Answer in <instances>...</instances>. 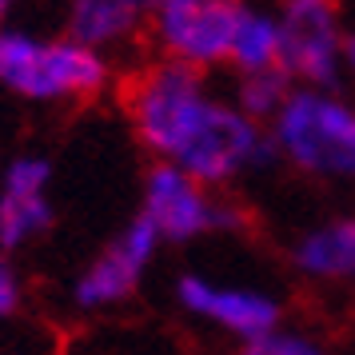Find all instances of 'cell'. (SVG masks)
I'll list each match as a JSON object with an SVG mask.
<instances>
[{
  "label": "cell",
  "instance_id": "cell-1",
  "mask_svg": "<svg viewBox=\"0 0 355 355\" xmlns=\"http://www.w3.org/2000/svg\"><path fill=\"white\" fill-rule=\"evenodd\" d=\"M108 60L76 40H44L24 28L0 24V88L33 104L88 100L104 92Z\"/></svg>",
  "mask_w": 355,
  "mask_h": 355
},
{
  "label": "cell",
  "instance_id": "cell-2",
  "mask_svg": "<svg viewBox=\"0 0 355 355\" xmlns=\"http://www.w3.org/2000/svg\"><path fill=\"white\" fill-rule=\"evenodd\" d=\"M208 104L211 96L204 92L200 68L180 64V60H160L144 68L128 88L132 128L140 136V144L164 164L180 156V148L188 144Z\"/></svg>",
  "mask_w": 355,
  "mask_h": 355
},
{
  "label": "cell",
  "instance_id": "cell-3",
  "mask_svg": "<svg viewBox=\"0 0 355 355\" xmlns=\"http://www.w3.org/2000/svg\"><path fill=\"white\" fill-rule=\"evenodd\" d=\"M272 140L311 176H355V112L331 92H291L272 120Z\"/></svg>",
  "mask_w": 355,
  "mask_h": 355
},
{
  "label": "cell",
  "instance_id": "cell-4",
  "mask_svg": "<svg viewBox=\"0 0 355 355\" xmlns=\"http://www.w3.org/2000/svg\"><path fill=\"white\" fill-rule=\"evenodd\" d=\"M275 160H279V148H275L272 132H263L236 104L211 100L208 112L200 116L196 132L188 136V144L180 148V156L172 164L208 188H224L243 172L268 168Z\"/></svg>",
  "mask_w": 355,
  "mask_h": 355
},
{
  "label": "cell",
  "instance_id": "cell-5",
  "mask_svg": "<svg viewBox=\"0 0 355 355\" xmlns=\"http://www.w3.org/2000/svg\"><path fill=\"white\" fill-rule=\"evenodd\" d=\"M140 216L156 227L164 243H192L200 236L236 232L243 227V211L216 196V188L200 184L176 164L156 160L144 176V200Z\"/></svg>",
  "mask_w": 355,
  "mask_h": 355
},
{
  "label": "cell",
  "instance_id": "cell-6",
  "mask_svg": "<svg viewBox=\"0 0 355 355\" xmlns=\"http://www.w3.org/2000/svg\"><path fill=\"white\" fill-rule=\"evenodd\" d=\"M160 248H164V240L156 236V227L136 211L128 224L76 272L72 291H68L72 307L84 311V315H96V311H112V307L128 304L132 295L140 291V284H144V275Z\"/></svg>",
  "mask_w": 355,
  "mask_h": 355
},
{
  "label": "cell",
  "instance_id": "cell-7",
  "mask_svg": "<svg viewBox=\"0 0 355 355\" xmlns=\"http://www.w3.org/2000/svg\"><path fill=\"white\" fill-rule=\"evenodd\" d=\"M172 300L188 320L204 323L220 336H232L236 343L284 327V304L275 295L240 284H220L204 272H180L172 284Z\"/></svg>",
  "mask_w": 355,
  "mask_h": 355
},
{
  "label": "cell",
  "instance_id": "cell-8",
  "mask_svg": "<svg viewBox=\"0 0 355 355\" xmlns=\"http://www.w3.org/2000/svg\"><path fill=\"white\" fill-rule=\"evenodd\" d=\"M240 0H156L152 28L168 60L208 68L232 60V40L240 24Z\"/></svg>",
  "mask_w": 355,
  "mask_h": 355
},
{
  "label": "cell",
  "instance_id": "cell-9",
  "mask_svg": "<svg viewBox=\"0 0 355 355\" xmlns=\"http://www.w3.org/2000/svg\"><path fill=\"white\" fill-rule=\"evenodd\" d=\"M339 0H284L279 64L291 80L300 76L320 92L339 88Z\"/></svg>",
  "mask_w": 355,
  "mask_h": 355
},
{
  "label": "cell",
  "instance_id": "cell-10",
  "mask_svg": "<svg viewBox=\"0 0 355 355\" xmlns=\"http://www.w3.org/2000/svg\"><path fill=\"white\" fill-rule=\"evenodd\" d=\"M56 224L52 204V160L40 152H20L0 172V252L17 256Z\"/></svg>",
  "mask_w": 355,
  "mask_h": 355
},
{
  "label": "cell",
  "instance_id": "cell-11",
  "mask_svg": "<svg viewBox=\"0 0 355 355\" xmlns=\"http://www.w3.org/2000/svg\"><path fill=\"white\" fill-rule=\"evenodd\" d=\"M291 263L311 284H352L355 288V216L304 232L291 248Z\"/></svg>",
  "mask_w": 355,
  "mask_h": 355
},
{
  "label": "cell",
  "instance_id": "cell-12",
  "mask_svg": "<svg viewBox=\"0 0 355 355\" xmlns=\"http://www.w3.org/2000/svg\"><path fill=\"white\" fill-rule=\"evenodd\" d=\"M148 12H140L128 0H72V12H68V40L88 44V49H108L128 40Z\"/></svg>",
  "mask_w": 355,
  "mask_h": 355
},
{
  "label": "cell",
  "instance_id": "cell-13",
  "mask_svg": "<svg viewBox=\"0 0 355 355\" xmlns=\"http://www.w3.org/2000/svg\"><path fill=\"white\" fill-rule=\"evenodd\" d=\"M232 64L240 72H263V68L279 64V24L268 20L263 12L243 8L240 24H236V40H232Z\"/></svg>",
  "mask_w": 355,
  "mask_h": 355
},
{
  "label": "cell",
  "instance_id": "cell-14",
  "mask_svg": "<svg viewBox=\"0 0 355 355\" xmlns=\"http://www.w3.org/2000/svg\"><path fill=\"white\" fill-rule=\"evenodd\" d=\"M295 92L291 88V76L284 68H263V72H240V88H236V108L243 116H252L256 124L263 120H275V112L288 104V96Z\"/></svg>",
  "mask_w": 355,
  "mask_h": 355
},
{
  "label": "cell",
  "instance_id": "cell-15",
  "mask_svg": "<svg viewBox=\"0 0 355 355\" xmlns=\"http://www.w3.org/2000/svg\"><path fill=\"white\" fill-rule=\"evenodd\" d=\"M236 355H331V352H327L315 336H307V331L275 327V331H268V336L240 343V352Z\"/></svg>",
  "mask_w": 355,
  "mask_h": 355
},
{
  "label": "cell",
  "instance_id": "cell-16",
  "mask_svg": "<svg viewBox=\"0 0 355 355\" xmlns=\"http://www.w3.org/2000/svg\"><path fill=\"white\" fill-rule=\"evenodd\" d=\"M24 300H28V288H24V275H20L17 259L8 252H0V323L17 320L24 311Z\"/></svg>",
  "mask_w": 355,
  "mask_h": 355
},
{
  "label": "cell",
  "instance_id": "cell-17",
  "mask_svg": "<svg viewBox=\"0 0 355 355\" xmlns=\"http://www.w3.org/2000/svg\"><path fill=\"white\" fill-rule=\"evenodd\" d=\"M343 60H347V68L355 72V33L343 36Z\"/></svg>",
  "mask_w": 355,
  "mask_h": 355
},
{
  "label": "cell",
  "instance_id": "cell-18",
  "mask_svg": "<svg viewBox=\"0 0 355 355\" xmlns=\"http://www.w3.org/2000/svg\"><path fill=\"white\" fill-rule=\"evenodd\" d=\"M12 4H17V0H0V20L8 17V8H12Z\"/></svg>",
  "mask_w": 355,
  "mask_h": 355
},
{
  "label": "cell",
  "instance_id": "cell-19",
  "mask_svg": "<svg viewBox=\"0 0 355 355\" xmlns=\"http://www.w3.org/2000/svg\"><path fill=\"white\" fill-rule=\"evenodd\" d=\"M17 355H24V352H17Z\"/></svg>",
  "mask_w": 355,
  "mask_h": 355
}]
</instances>
